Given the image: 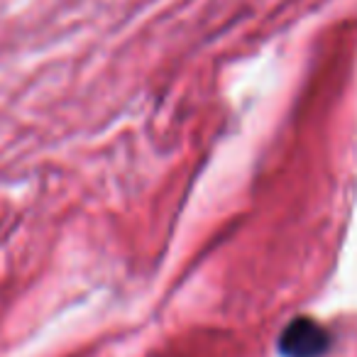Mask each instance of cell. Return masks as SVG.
Segmentation results:
<instances>
[{"label": "cell", "instance_id": "1", "mask_svg": "<svg viewBox=\"0 0 357 357\" xmlns=\"http://www.w3.org/2000/svg\"><path fill=\"white\" fill-rule=\"evenodd\" d=\"M331 347V333L308 316L294 318L279 337V352L284 357H323Z\"/></svg>", "mask_w": 357, "mask_h": 357}]
</instances>
